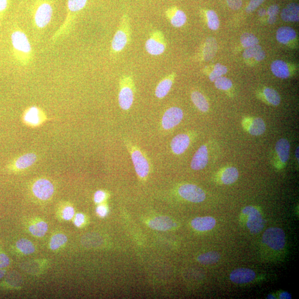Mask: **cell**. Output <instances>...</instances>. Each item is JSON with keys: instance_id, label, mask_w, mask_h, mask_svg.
Segmentation results:
<instances>
[{"instance_id": "9c48e42d", "label": "cell", "mask_w": 299, "mask_h": 299, "mask_svg": "<svg viewBox=\"0 0 299 299\" xmlns=\"http://www.w3.org/2000/svg\"><path fill=\"white\" fill-rule=\"evenodd\" d=\"M242 212L248 216L247 225L251 233L257 234L263 230L265 221L257 208L250 206L245 207Z\"/></svg>"}, {"instance_id": "277c9868", "label": "cell", "mask_w": 299, "mask_h": 299, "mask_svg": "<svg viewBox=\"0 0 299 299\" xmlns=\"http://www.w3.org/2000/svg\"><path fill=\"white\" fill-rule=\"evenodd\" d=\"M135 87L131 75H124L119 82L118 101L120 108L124 110H129L134 100Z\"/></svg>"}, {"instance_id": "d4e9b609", "label": "cell", "mask_w": 299, "mask_h": 299, "mask_svg": "<svg viewBox=\"0 0 299 299\" xmlns=\"http://www.w3.org/2000/svg\"><path fill=\"white\" fill-rule=\"evenodd\" d=\"M276 40L280 44L286 45L296 37V33L294 30L290 27H281L277 31Z\"/></svg>"}, {"instance_id": "9a60e30c", "label": "cell", "mask_w": 299, "mask_h": 299, "mask_svg": "<svg viewBox=\"0 0 299 299\" xmlns=\"http://www.w3.org/2000/svg\"><path fill=\"white\" fill-rule=\"evenodd\" d=\"M229 277L236 284H246L254 280L255 273L250 269L238 268L232 271Z\"/></svg>"}, {"instance_id": "2e32d148", "label": "cell", "mask_w": 299, "mask_h": 299, "mask_svg": "<svg viewBox=\"0 0 299 299\" xmlns=\"http://www.w3.org/2000/svg\"><path fill=\"white\" fill-rule=\"evenodd\" d=\"M191 142L190 137L186 133H180L175 136L171 142L170 146L173 153L176 155L184 154L188 148Z\"/></svg>"}, {"instance_id": "7bdbcfd3", "label": "cell", "mask_w": 299, "mask_h": 299, "mask_svg": "<svg viewBox=\"0 0 299 299\" xmlns=\"http://www.w3.org/2000/svg\"><path fill=\"white\" fill-rule=\"evenodd\" d=\"M243 0H227L229 8L233 10H238L241 8Z\"/></svg>"}, {"instance_id": "6da1fadb", "label": "cell", "mask_w": 299, "mask_h": 299, "mask_svg": "<svg viewBox=\"0 0 299 299\" xmlns=\"http://www.w3.org/2000/svg\"><path fill=\"white\" fill-rule=\"evenodd\" d=\"M13 56L20 65L26 66L34 60V52L28 36L23 30L15 29L11 35Z\"/></svg>"}, {"instance_id": "f6af8a7d", "label": "cell", "mask_w": 299, "mask_h": 299, "mask_svg": "<svg viewBox=\"0 0 299 299\" xmlns=\"http://www.w3.org/2000/svg\"><path fill=\"white\" fill-rule=\"evenodd\" d=\"M106 197V194L103 191H98L95 192L94 195V201L97 204H100L103 202Z\"/></svg>"}, {"instance_id": "8fae6325", "label": "cell", "mask_w": 299, "mask_h": 299, "mask_svg": "<svg viewBox=\"0 0 299 299\" xmlns=\"http://www.w3.org/2000/svg\"><path fill=\"white\" fill-rule=\"evenodd\" d=\"M184 117V112L178 107H172L165 111L162 119L161 124L164 130H172L178 125Z\"/></svg>"}, {"instance_id": "f546056e", "label": "cell", "mask_w": 299, "mask_h": 299, "mask_svg": "<svg viewBox=\"0 0 299 299\" xmlns=\"http://www.w3.org/2000/svg\"><path fill=\"white\" fill-rule=\"evenodd\" d=\"M217 42L214 38L210 37L206 41L204 50V58L205 61H210L214 57L217 51Z\"/></svg>"}, {"instance_id": "7dc6e473", "label": "cell", "mask_w": 299, "mask_h": 299, "mask_svg": "<svg viewBox=\"0 0 299 299\" xmlns=\"http://www.w3.org/2000/svg\"><path fill=\"white\" fill-rule=\"evenodd\" d=\"M84 222V216L81 213H78L75 218L74 223L77 227H80L82 225V224Z\"/></svg>"}, {"instance_id": "db71d44e", "label": "cell", "mask_w": 299, "mask_h": 299, "mask_svg": "<svg viewBox=\"0 0 299 299\" xmlns=\"http://www.w3.org/2000/svg\"><path fill=\"white\" fill-rule=\"evenodd\" d=\"M298 146L297 147L296 152H295V157L296 159L297 160V162H298Z\"/></svg>"}, {"instance_id": "ee69618b", "label": "cell", "mask_w": 299, "mask_h": 299, "mask_svg": "<svg viewBox=\"0 0 299 299\" xmlns=\"http://www.w3.org/2000/svg\"><path fill=\"white\" fill-rule=\"evenodd\" d=\"M10 263L9 258L6 254L0 253V269L7 268Z\"/></svg>"}, {"instance_id": "bcb514c9", "label": "cell", "mask_w": 299, "mask_h": 299, "mask_svg": "<svg viewBox=\"0 0 299 299\" xmlns=\"http://www.w3.org/2000/svg\"><path fill=\"white\" fill-rule=\"evenodd\" d=\"M279 12V8L277 5H271L267 11L266 13L269 17H276Z\"/></svg>"}, {"instance_id": "30bf717a", "label": "cell", "mask_w": 299, "mask_h": 299, "mask_svg": "<svg viewBox=\"0 0 299 299\" xmlns=\"http://www.w3.org/2000/svg\"><path fill=\"white\" fill-rule=\"evenodd\" d=\"M178 192L181 197L191 202L200 203L206 199L204 191L193 184H184L181 186Z\"/></svg>"}, {"instance_id": "8d00e7d4", "label": "cell", "mask_w": 299, "mask_h": 299, "mask_svg": "<svg viewBox=\"0 0 299 299\" xmlns=\"http://www.w3.org/2000/svg\"><path fill=\"white\" fill-rule=\"evenodd\" d=\"M68 238L66 235L63 234H57L53 236L50 242V248L52 250H56L66 244Z\"/></svg>"}, {"instance_id": "816d5d0a", "label": "cell", "mask_w": 299, "mask_h": 299, "mask_svg": "<svg viewBox=\"0 0 299 299\" xmlns=\"http://www.w3.org/2000/svg\"><path fill=\"white\" fill-rule=\"evenodd\" d=\"M266 13V11L264 9H260L258 10V15L260 17H263Z\"/></svg>"}, {"instance_id": "7a4b0ae2", "label": "cell", "mask_w": 299, "mask_h": 299, "mask_svg": "<svg viewBox=\"0 0 299 299\" xmlns=\"http://www.w3.org/2000/svg\"><path fill=\"white\" fill-rule=\"evenodd\" d=\"M53 14L51 0H36L32 9V17L37 29H44L51 23Z\"/></svg>"}, {"instance_id": "5bb4252c", "label": "cell", "mask_w": 299, "mask_h": 299, "mask_svg": "<svg viewBox=\"0 0 299 299\" xmlns=\"http://www.w3.org/2000/svg\"><path fill=\"white\" fill-rule=\"evenodd\" d=\"M243 126L250 134L254 136H260L264 133L266 125L264 120L260 117H249L243 121Z\"/></svg>"}, {"instance_id": "ac0fdd59", "label": "cell", "mask_w": 299, "mask_h": 299, "mask_svg": "<svg viewBox=\"0 0 299 299\" xmlns=\"http://www.w3.org/2000/svg\"><path fill=\"white\" fill-rule=\"evenodd\" d=\"M166 17L175 28H181L186 23L187 17L183 11L176 8H170L166 11Z\"/></svg>"}, {"instance_id": "c3c4849f", "label": "cell", "mask_w": 299, "mask_h": 299, "mask_svg": "<svg viewBox=\"0 0 299 299\" xmlns=\"http://www.w3.org/2000/svg\"><path fill=\"white\" fill-rule=\"evenodd\" d=\"M97 212L100 217H105L107 215L108 210L104 206H99L97 208Z\"/></svg>"}, {"instance_id": "cb8c5ba5", "label": "cell", "mask_w": 299, "mask_h": 299, "mask_svg": "<svg viewBox=\"0 0 299 299\" xmlns=\"http://www.w3.org/2000/svg\"><path fill=\"white\" fill-rule=\"evenodd\" d=\"M299 7L296 3H291L282 10L281 18L285 22H297L299 20Z\"/></svg>"}, {"instance_id": "8992f818", "label": "cell", "mask_w": 299, "mask_h": 299, "mask_svg": "<svg viewBox=\"0 0 299 299\" xmlns=\"http://www.w3.org/2000/svg\"><path fill=\"white\" fill-rule=\"evenodd\" d=\"M166 49V41L163 32L160 30L153 31L145 43L147 52L151 55L158 56L162 55Z\"/></svg>"}, {"instance_id": "4fadbf2b", "label": "cell", "mask_w": 299, "mask_h": 299, "mask_svg": "<svg viewBox=\"0 0 299 299\" xmlns=\"http://www.w3.org/2000/svg\"><path fill=\"white\" fill-rule=\"evenodd\" d=\"M45 115L43 111L37 106H31L25 111L23 119L26 124L31 126H37L44 121Z\"/></svg>"}, {"instance_id": "5b68a950", "label": "cell", "mask_w": 299, "mask_h": 299, "mask_svg": "<svg viewBox=\"0 0 299 299\" xmlns=\"http://www.w3.org/2000/svg\"><path fill=\"white\" fill-rule=\"evenodd\" d=\"M131 38L130 19L127 14L122 16L118 30L111 42V51L118 53L123 50L129 44Z\"/></svg>"}, {"instance_id": "11a10c76", "label": "cell", "mask_w": 299, "mask_h": 299, "mask_svg": "<svg viewBox=\"0 0 299 299\" xmlns=\"http://www.w3.org/2000/svg\"><path fill=\"white\" fill-rule=\"evenodd\" d=\"M267 298H275V297L272 295H268V297H267Z\"/></svg>"}, {"instance_id": "1f68e13d", "label": "cell", "mask_w": 299, "mask_h": 299, "mask_svg": "<svg viewBox=\"0 0 299 299\" xmlns=\"http://www.w3.org/2000/svg\"><path fill=\"white\" fill-rule=\"evenodd\" d=\"M29 231L36 237H44L48 231V224L44 221L37 223L30 227Z\"/></svg>"}, {"instance_id": "e575fe53", "label": "cell", "mask_w": 299, "mask_h": 299, "mask_svg": "<svg viewBox=\"0 0 299 299\" xmlns=\"http://www.w3.org/2000/svg\"><path fill=\"white\" fill-rule=\"evenodd\" d=\"M207 25L208 28L213 31H216L220 27V20H219L217 14L213 10H209L206 13Z\"/></svg>"}, {"instance_id": "4316f807", "label": "cell", "mask_w": 299, "mask_h": 299, "mask_svg": "<svg viewBox=\"0 0 299 299\" xmlns=\"http://www.w3.org/2000/svg\"><path fill=\"white\" fill-rule=\"evenodd\" d=\"M243 56L245 60H249V59L253 58L256 61L260 62L265 58V52L260 46L257 45L245 49L243 52Z\"/></svg>"}, {"instance_id": "f5cc1de1", "label": "cell", "mask_w": 299, "mask_h": 299, "mask_svg": "<svg viewBox=\"0 0 299 299\" xmlns=\"http://www.w3.org/2000/svg\"><path fill=\"white\" fill-rule=\"evenodd\" d=\"M5 273H6V271L3 270L2 269H0V279L2 278Z\"/></svg>"}, {"instance_id": "484cf974", "label": "cell", "mask_w": 299, "mask_h": 299, "mask_svg": "<svg viewBox=\"0 0 299 299\" xmlns=\"http://www.w3.org/2000/svg\"><path fill=\"white\" fill-rule=\"evenodd\" d=\"M271 70L277 78L286 79L290 76V70L287 64L281 60H276L271 63Z\"/></svg>"}, {"instance_id": "681fc988", "label": "cell", "mask_w": 299, "mask_h": 299, "mask_svg": "<svg viewBox=\"0 0 299 299\" xmlns=\"http://www.w3.org/2000/svg\"><path fill=\"white\" fill-rule=\"evenodd\" d=\"M279 297L281 299H291V295L289 292H282L280 293Z\"/></svg>"}, {"instance_id": "d6a6232c", "label": "cell", "mask_w": 299, "mask_h": 299, "mask_svg": "<svg viewBox=\"0 0 299 299\" xmlns=\"http://www.w3.org/2000/svg\"><path fill=\"white\" fill-rule=\"evenodd\" d=\"M264 95L267 101L270 104L277 106L280 104V95L275 89L266 88L264 90Z\"/></svg>"}, {"instance_id": "ba28073f", "label": "cell", "mask_w": 299, "mask_h": 299, "mask_svg": "<svg viewBox=\"0 0 299 299\" xmlns=\"http://www.w3.org/2000/svg\"><path fill=\"white\" fill-rule=\"evenodd\" d=\"M88 0H68L67 2V15L65 23L63 24L53 39H57L59 37L64 34L65 31H67L69 26L72 23L74 15L81 12L87 4Z\"/></svg>"}, {"instance_id": "603a6c76", "label": "cell", "mask_w": 299, "mask_h": 299, "mask_svg": "<svg viewBox=\"0 0 299 299\" xmlns=\"http://www.w3.org/2000/svg\"><path fill=\"white\" fill-rule=\"evenodd\" d=\"M290 143L286 138H280L276 143L275 149L277 157L282 164H286L289 158Z\"/></svg>"}, {"instance_id": "f35d334b", "label": "cell", "mask_w": 299, "mask_h": 299, "mask_svg": "<svg viewBox=\"0 0 299 299\" xmlns=\"http://www.w3.org/2000/svg\"><path fill=\"white\" fill-rule=\"evenodd\" d=\"M216 87L220 90H228L232 87V82L231 79L225 77H220L215 80Z\"/></svg>"}, {"instance_id": "f907efd6", "label": "cell", "mask_w": 299, "mask_h": 299, "mask_svg": "<svg viewBox=\"0 0 299 299\" xmlns=\"http://www.w3.org/2000/svg\"><path fill=\"white\" fill-rule=\"evenodd\" d=\"M276 21V17H269L268 19V22L270 25H273L275 24Z\"/></svg>"}, {"instance_id": "44dd1931", "label": "cell", "mask_w": 299, "mask_h": 299, "mask_svg": "<svg viewBox=\"0 0 299 299\" xmlns=\"http://www.w3.org/2000/svg\"><path fill=\"white\" fill-rule=\"evenodd\" d=\"M36 160L37 156L35 154H26L16 159L11 167L16 170H24L33 166Z\"/></svg>"}, {"instance_id": "b9f144b4", "label": "cell", "mask_w": 299, "mask_h": 299, "mask_svg": "<svg viewBox=\"0 0 299 299\" xmlns=\"http://www.w3.org/2000/svg\"><path fill=\"white\" fill-rule=\"evenodd\" d=\"M74 215V208L72 207H67L63 210V217L65 220H71Z\"/></svg>"}, {"instance_id": "f1b7e54d", "label": "cell", "mask_w": 299, "mask_h": 299, "mask_svg": "<svg viewBox=\"0 0 299 299\" xmlns=\"http://www.w3.org/2000/svg\"><path fill=\"white\" fill-rule=\"evenodd\" d=\"M238 177L239 172L237 169L235 167H228L223 170L221 179L223 184L228 185L236 182Z\"/></svg>"}, {"instance_id": "ab89813d", "label": "cell", "mask_w": 299, "mask_h": 299, "mask_svg": "<svg viewBox=\"0 0 299 299\" xmlns=\"http://www.w3.org/2000/svg\"><path fill=\"white\" fill-rule=\"evenodd\" d=\"M10 0H0V25L9 9Z\"/></svg>"}, {"instance_id": "4dcf8cb0", "label": "cell", "mask_w": 299, "mask_h": 299, "mask_svg": "<svg viewBox=\"0 0 299 299\" xmlns=\"http://www.w3.org/2000/svg\"><path fill=\"white\" fill-rule=\"evenodd\" d=\"M220 259V254L215 251H212L199 255L197 260L201 264L211 265L217 263Z\"/></svg>"}, {"instance_id": "ffe728a7", "label": "cell", "mask_w": 299, "mask_h": 299, "mask_svg": "<svg viewBox=\"0 0 299 299\" xmlns=\"http://www.w3.org/2000/svg\"><path fill=\"white\" fill-rule=\"evenodd\" d=\"M216 221L212 217H197L191 222L195 230L200 232L210 231L216 226Z\"/></svg>"}, {"instance_id": "52a82bcc", "label": "cell", "mask_w": 299, "mask_h": 299, "mask_svg": "<svg viewBox=\"0 0 299 299\" xmlns=\"http://www.w3.org/2000/svg\"><path fill=\"white\" fill-rule=\"evenodd\" d=\"M263 241L272 249L281 250L285 245V232L279 228H268L263 234Z\"/></svg>"}, {"instance_id": "d590c367", "label": "cell", "mask_w": 299, "mask_h": 299, "mask_svg": "<svg viewBox=\"0 0 299 299\" xmlns=\"http://www.w3.org/2000/svg\"><path fill=\"white\" fill-rule=\"evenodd\" d=\"M241 42L245 49L258 45L259 40L257 37L250 33H244L241 37Z\"/></svg>"}, {"instance_id": "7402d4cb", "label": "cell", "mask_w": 299, "mask_h": 299, "mask_svg": "<svg viewBox=\"0 0 299 299\" xmlns=\"http://www.w3.org/2000/svg\"><path fill=\"white\" fill-rule=\"evenodd\" d=\"M148 225L155 230L165 231L172 229L174 223L172 219L168 217L160 216L150 221Z\"/></svg>"}, {"instance_id": "74e56055", "label": "cell", "mask_w": 299, "mask_h": 299, "mask_svg": "<svg viewBox=\"0 0 299 299\" xmlns=\"http://www.w3.org/2000/svg\"><path fill=\"white\" fill-rule=\"evenodd\" d=\"M227 72V67L221 65L220 63H217L215 65L213 71L209 75V79L211 82H214L216 79L226 74Z\"/></svg>"}, {"instance_id": "7c38bea8", "label": "cell", "mask_w": 299, "mask_h": 299, "mask_svg": "<svg viewBox=\"0 0 299 299\" xmlns=\"http://www.w3.org/2000/svg\"><path fill=\"white\" fill-rule=\"evenodd\" d=\"M35 196L42 200H47L51 198L54 193V186L49 180L42 179L36 181L33 186Z\"/></svg>"}, {"instance_id": "60d3db41", "label": "cell", "mask_w": 299, "mask_h": 299, "mask_svg": "<svg viewBox=\"0 0 299 299\" xmlns=\"http://www.w3.org/2000/svg\"><path fill=\"white\" fill-rule=\"evenodd\" d=\"M265 0H250V2L246 9L247 13H251L257 9L261 4H263Z\"/></svg>"}, {"instance_id": "836d02e7", "label": "cell", "mask_w": 299, "mask_h": 299, "mask_svg": "<svg viewBox=\"0 0 299 299\" xmlns=\"http://www.w3.org/2000/svg\"><path fill=\"white\" fill-rule=\"evenodd\" d=\"M17 247L21 252L28 255L35 252V247L33 243L27 239H21L17 243Z\"/></svg>"}, {"instance_id": "83f0119b", "label": "cell", "mask_w": 299, "mask_h": 299, "mask_svg": "<svg viewBox=\"0 0 299 299\" xmlns=\"http://www.w3.org/2000/svg\"><path fill=\"white\" fill-rule=\"evenodd\" d=\"M192 102L197 108L203 113H206L209 110L210 106L205 96L198 91H195L191 94Z\"/></svg>"}, {"instance_id": "e0dca14e", "label": "cell", "mask_w": 299, "mask_h": 299, "mask_svg": "<svg viewBox=\"0 0 299 299\" xmlns=\"http://www.w3.org/2000/svg\"><path fill=\"white\" fill-rule=\"evenodd\" d=\"M208 163V152L207 147L202 145L194 155L191 163V167L194 170L204 169Z\"/></svg>"}, {"instance_id": "d6986e66", "label": "cell", "mask_w": 299, "mask_h": 299, "mask_svg": "<svg viewBox=\"0 0 299 299\" xmlns=\"http://www.w3.org/2000/svg\"><path fill=\"white\" fill-rule=\"evenodd\" d=\"M175 74H171L169 76L165 77L158 84L156 89V95L159 99H163L166 97L172 88Z\"/></svg>"}, {"instance_id": "3957f363", "label": "cell", "mask_w": 299, "mask_h": 299, "mask_svg": "<svg viewBox=\"0 0 299 299\" xmlns=\"http://www.w3.org/2000/svg\"><path fill=\"white\" fill-rule=\"evenodd\" d=\"M126 146L129 151L135 172L141 179H145L151 171V163L146 155L141 150L126 140Z\"/></svg>"}]
</instances>
